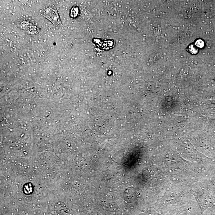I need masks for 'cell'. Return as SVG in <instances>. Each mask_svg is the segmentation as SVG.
<instances>
[{"mask_svg": "<svg viewBox=\"0 0 215 215\" xmlns=\"http://www.w3.org/2000/svg\"><path fill=\"white\" fill-rule=\"evenodd\" d=\"M44 14V16L53 24L57 25L60 23V17L56 9L51 7L46 8Z\"/></svg>", "mask_w": 215, "mask_h": 215, "instance_id": "1", "label": "cell"}, {"mask_svg": "<svg viewBox=\"0 0 215 215\" xmlns=\"http://www.w3.org/2000/svg\"><path fill=\"white\" fill-rule=\"evenodd\" d=\"M78 12V8H73L71 9V15L72 17H75L77 15Z\"/></svg>", "mask_w": 215, "mask_h": 215, "instance_id": "2", "label": "cell"}]
</instances>
